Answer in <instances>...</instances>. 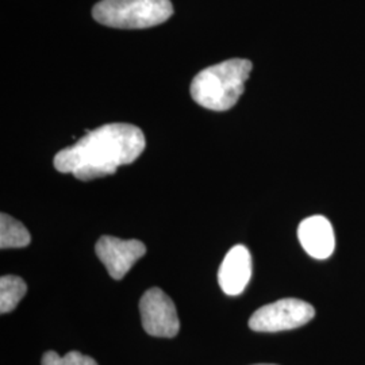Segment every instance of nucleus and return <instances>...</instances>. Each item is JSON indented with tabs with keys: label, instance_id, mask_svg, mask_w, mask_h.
<instances>
[{
	"label": "nucleus",
	"instance_id": "9b49d317",
	"mask_svg": "<svg viewBox=\"0 0 365 365\" xmlns=\"http://www.w3.org/2000/svg\"><path fill=\"white\" fill-rule=\"evenodd\" d=\"M41 365H98V363L90 356L76 351L66 353L63 357L54 351H49L42 356Z\"/></svg>",
	"mask_w": 365,
	"mask_h": 365
},
{
	"label": "nucleus",
	"instance_id": "20e7f679",
	"mask_svg": "<svg viewBox=\"0 0 365 365\" xmlns=\"http://www.w3.org/2000/svg\"><path fill=\"white\" fill-rule=\"evenodd\" d=\"M315 315L313 306L304 300L287 298L260 307L249 319V327L261 333L292 330L309 324Z\"/></svg>",
	"mask_w": 365,
	"mask_h": 365
},
{
	"label": "nucleus",
	"instance_id": "f8f14e48",
	"mask_svg": "<svg viewBox=\"0 0 365 365\" xmlns=\"http://www.w3.org/2000/svg\"><path fill=\"white\" fill-rule=\"evenodd\" d=\"M256 365H274V364H256Z\"/></svg>",
	"mask_w": 365,
	"mask_h": 365
},
{
	"label": "nucleus",
	"instance_id": "423d86ee",
	"mask_svg": "<svg viewBox=\"0 0 365 365\" xmlns=\"http://www.w3.org/2000/svg\"><path fill=\"white\" fill-rule=\"evenodd\" d=\"M95 253L103 262L107 272L115 280H120L131 267L146 253V247L138 240H120L103 235L95 245Z\"/></svg>",
	"mask_w": 365,
	"mask_h": 365
},
{
	"label": "nucleus",
	"instance_id": "1a4fd4ad",
	"mask_svg": "<svg viewBox=\"0 0 365 365\" xmlns=\"http://www.w3.org/2000/svg\"><path fill=\"white\" fill-rule=\"evenodd\" d=\"M30 240L31 237L24 223L4 212L0 215V248H25Z\"/></svg>",
	"mask_w": 365,
	"mask_h": 365
},
{
	"label": "nucleus",
	"instance_id": "6e6552de",
	"mask_svg": "<svg viewBox=\"0 0 365 365\" xmlns=\"http://www.w3.org/2000/svg\"><path fill=\"white\" fill-rule=\"evenodd\" d=\"M298 238L302 248L317 260H327L334 252V230L330 221L322 215H313L300 222Z\"/></svg>",
	"mask_w": 365,
	"mask_h": 365
},
{
	"label": "nucleus",
	"instance_id": "7ed1b4c3",
	"mask_svg": "<svg viewBox=\"0 0 365 365\" xmlns=\"http://www.w3.org/2000/svg\"><path fill=\"white\" fill-rule=\"evenodd\" d=\"M172 14L170 0H101L92 9V16L101 25L126 30L161 25Z\"/></svg>",
	"mask_w": 365,
	"mask_h": 365
},
{
	"label": "nucleus",
	"instance_id": "0eeeda50",
	"mask_svg": "<svg viewBox=\"0 0 365 365\" xmlns=\"http://www.w3.org/2000/svg\"><path fill=\"white\" fill-rule=\"evenodd\" d=\"M252 277V256L244 245H235L227 252L218 271V283L229 297L244 292Z\"/></svg>",
	"mask_w": 365,
	"mask_h": 365
},
{
	"label": "nucleus",
	"instance_id": "39448f33",
	"mask_svg": "<svg viewBox=\"0 0 365 365\" xmlns=\"http://www.w3.org/2000/svg\"><path fill=\"white\" fill-rule=\"evenodd\" d=\"M140 313L145 331L153 337L173 339L180 330L176 307L160 288H150L140 300Z\"/></svg>",
	"mask_w": 365,
	"mask_h": 365
},
{
	"label": "nucleus",
	"instance_id": "f03ea898",
	"mask_svg": "<svg viewBox=\"0 0 365 365\" xmlns=\"http://www.w3.org/2000/svg\"><path fill=\"white\" fill-rule=\"evenodd\" d=\"M252 66L249 60L232 58L203 69L191 83L192 99L212 111L230 110L245 91Z\"/></svg>",
	"mask_w": 365,
	"mask_h": 365
},
{
	"label": "nucleus",
	"instance_id": "f257e3e1",
	"mask_svg": "<svg viewBox=\"0 0 365 365\" xmlns=\"http://www.w3.org/2000/svg\"><path fill=\"white\" fill-rule=\"evenodd\" d=\"M146 146L144 133L129 123H108L88 131L78 143L60 150L54 168L88 182L114 175L118 167L135 161Z\"/></svg>",
	"mask_w": 365,
	"mask_h": 365
},
{
	"label": "nucleus",
	"instance_id": "9d476101",
	"mask_svg": "<svg viewBox=\"0 0 365 365\" xmlns=\"http://www.w3.org/2000/svg\"><path fill=\"white\" fill-rule=\"evenodd\" d=\"M27 286L19 276L4 274L0 279V313L13 312L21 299L26 295Z\"/></svg>",
	"mask_w": 365,
	"mask_h": 365
}]
</instances>
